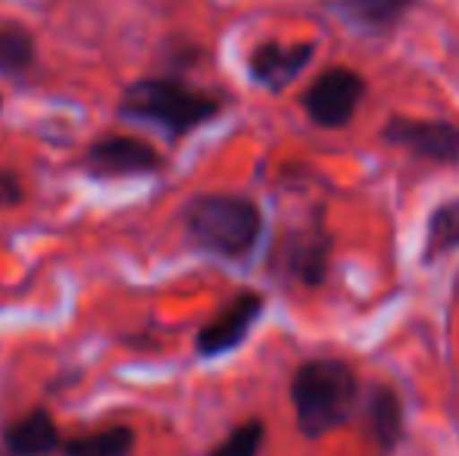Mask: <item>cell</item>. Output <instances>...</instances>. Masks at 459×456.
<instances>
[{"instance_id": "obj_1", "label": "cell", "mask_w": 459, "mask_h": 456, "mask_svg": "<svg viewBox=\"0 0 459 456\" xmlns=\"http://www.w3.org/2000/svg\"><path fill=\"white\" fill-rule=\"evenodd\" d=\"M185 235L197 250L219 260H244L263 235V213L241 194H197L182 213Z\"/></svg>"}, {"instance_id": "obj_2", "label": "cell", "mask_w": 459, "mask_h": 456, "mask_svg": "<svg viewBox=\"0 0 459 456\" xmlns=\"http://www.w3.org/2000/svg\"><path fill=\"white\" fill-rule=\"evenodd\" d=\"M357 375L341 359H309L290 378L297 428L307 438H322L347 426L357 409Z\"/></svg>"}, {"instance_id": "obj_3", "label": "cell", "mask_w": 459, "mask_h": 456, "mask_svg": "<svg viewBox=\"0 0 459 456\" xmlns=\"http://www.w3.org/2000/svg\"><path fill=\"white\" fill-rule=\"evenodd\" d=\"M216 113L219 100L212 94L194 91L176 79H141L128 85L119 100L122 119L160 128L169 141L185 138Z\"/></svg>"}, {"instance_id": "obj_4", "label": "cell", "mask_w": 459, "mask_h": 456, "mask_svg": "<svg viewBox=\"0 0 459 456\" xmlns=\"http://www.w3.org/2000/svg\"><path fill=\"white\" fill-rule=\"evenodd\" d=\"M166 166L157 147L128 134H109L94 141L85 151V172L91 178L109 182V178H134V176H157Z\"/></svg>"}, {"instance_id": "obj_5", "label": "cell", "mask_w": 459, "mask_h": 456, "mask_svg": "<svg viewBox=\"0 0 459 456\" xmlns=\"http://www.w3.org/2000/svg\"><path fill=\"white\" fill-rule=\"evenodd\" d=\"M263 306H266V300L256 291H244V294H238L235 300H229L210 323L200 325L197 357L216 359V357H225V353L238 350V347L247 341L250 329L260 323Z\"/></svg>"}, {"instance_id": "obj_6", "label": "cell", "mask_w": 459, "mask_h": 456, "mask_svg": "<svg viewBox=\"0 0 459 456\" xmlns=\"http://www.w3.org/2000/svg\"><path fill=\"white\" fill-rule=\"evenodd\" d=\"M363 79L351 69H332L319 75L303 98L309 119L322 128H344L353 119L359 100H363Z\"/></svg>"}, {"instance_id": "obj_7", "label": "cell", "mask_w": 459, "mask_h": 456, "mask_svg": "<svg viewBox=\"0 0 459 456\" xmlns=\"http://www.w3.org/2000/svg\"><path fill=\"white\" fill-rule=\"evenodd\" d=\"M385 138L403 151L431 163H456L459 159V128L447 122H416L394 119L385 128Z\"/></svg>"}, {"instance_id": "obj_8", "label": "cell", "mask_w": 459, "mask_h": 456, "mask_svg": "<svg viewBox=\"0 0 459 456\" xmlns=\"http://www.w3.org/2000/svg\"><path fill=\"white\" fill-rule=\"evenodd\" d=\"M0 444L6 456H54L63 451V434L50 409L35 407L22 419L4 426Z\"/></svg>"}, {"instance_id": "obj_9", "label": "cell", "mask_w": 459, "mask_h": 456, "mask_svg": "<svg viewBox=\"0 0 459 456\" xmlns=\"http://www.w3.org/2000/svg\"><path fill=\"white\" fill-rule=\"evenodd\" d=\"M309 56H313V44H263L250 56V75L260 85L281 91L303 73Z\"/></svg>"}, {"instance_id": "obj_10", "label": "cell", "mask_w": 459, "mask_h": 456, "mask_svg": "<svg viewBox=\"0 0 459 456\" xmlns=\"http://www.w3.org/2000/svg\"><path fill=\"white\" fill-rule=\"evenodd\" d=\"M138 434L132 426H109L63 441L60 456H132Z\"/></svg>"}, {"instance_id": "obj_11", "label": "cell", "mask_w": 459, "mask_h": 456, "mask_svg": "<svg viewBox=\"0 0 459 456\" xmlns=\"http://www.w3.org/2000/svg\"><path fill=\"white\" fill-rule=\"evenodd\" d=\"M366 419L372 438L385 451H391L400 441V434H403V407H400V397L391 388H375L366 403Z\"/></svg>"}, {"instance_id": "obj_12", "label": "cell", "mask_w": 459, "mask_h": 456, "mask_svg": "<svg viewBox=\"0 0 459 456\" xmlns=\"http://www.w3.org/2000/svg\"><path fill=\"white\" fill-rule=\"evenodd\" d=\"M35 63V38L22 25L0 22V75L19 79Z\"/></svg>"}, {"instance_id": "obj_13", "label": "cell", "mask_w": 459, "mask_h": 456, "mask_svg": "<svg viewBox=\"0 0 459 456\" xmlns=\"http://www.w3.org/2000/svg\"><path fill=\"white\" fill-rule=\"evenodd\" d=\"M406 6H410V0H344L341 13H344L353 25L381 29V25L397 22Z\"/></svg>"}, {"instance_id": "obj_14", "label": "cell", "mask_w": 459, "mask_h": 456, "mask_svg": "<svg viewBox=\"0 0 459 456\" xmlns=\"http://www.w3.org/2000/svg\"><path fill=\"white\" fill-rule=\"evenodd\" d=\"M459 247V201H450L437 207V213L429 222V247H425V260L444 256L447 250Z\"/></svg>"}, {"instance_id": "obj_15", "label": "cell", "mask_w": 459, "mask_h": 456, "mask_svg": "<svg viewBox=\"0 0 459 456\" xmlns=\"http://www.w3.org/2000/svg\"><path fill=\"white\" fill-rule=\"evenodd\" d=\"M263 441H266V426L260 419H250L231 428L229 438L212 447L206 456H260Z\"/></svg>"}, {"instance_id": "obj_16", "label": "cell", "mask_w": 459, "mask_h": 456, "mask_svg": "<svg viewBox=\"0 0 459 456\" xmlns=\"http://www.w3.org/2000/svg\"><path fill=\"white\" fill-rule=\"evenodd\" d=\"M25 201V188H22V178L19 172L13 169H0V210H10L16 203Z\"/></svg>"}, {"instance_id": "obj_17", "label": "cell", "mask_w": 459, "mask_h": 456, "mask_svg": "<svg viewBox=\"0 0 459 456\" xmlns=\"http://www.w3.org/2000/svg\"><path fill=\"white\" fill-rule=\"evenodd\" d=\"M0 107H4V98H0Z\"/></svg>"}, {"instance_id": "obj_18", "label": "cell", "mask_w": 459, "mask_h": 456, "mask_svg": "<svg viewBox=\"0 0 459 456\" xmlns=\"http://www.w3.org/2000/svg\"><path fill=\"white\" fill-rule=\"evenodd\" d=\"M0 456H4V453H0Z\"/></svg>"}]
</instances>
